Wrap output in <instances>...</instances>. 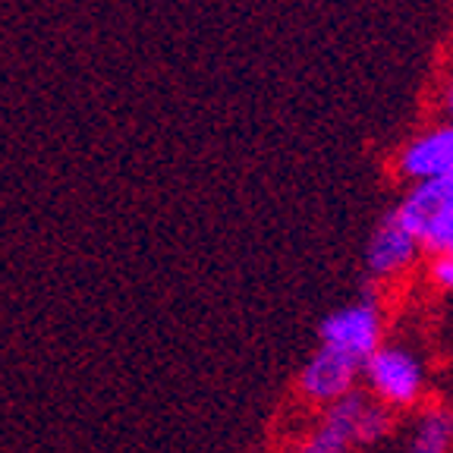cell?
Wrapping results in <instances>:
<instances>
[{
	"instance_id": "obj_1",
	"label": "cell",
	"mask_w": 453,
	"mask_h": 453,
	"mask_svg": "<svg viewBox=\"0 0 453 453\" xmlns=\"http://www.w3.org/2000/svg\"><path fill=\"white\" fill-rule=\"evenodd\" d=\"M396 412L378 403L365 390L343 396L340 403L321 410L311 432L303 434L283 453H353L356 447H368L384 441L394 432Z\"/></svg>"
},
{
	"instance_id": "obj_2",
	"label": "cell",
	"mask_w": 453,
	"mask_h": 453,
	"mask_svg": "<svg viewBox=\"0 0 453 453\" xmlns=\"http://www.w3.org/2000/svg\"><path fill=\"white\" fill-rule=\"evenodd\" d=\"M362 390L388 410H418L428 390V372L418 353L406 343H388L362 362Z\"/></svg>"
},
{
	"instance_id": "obj_3",
	"label": "cell",
	"mask_w": 453,
	"mask_h": 453,
	"mask_svg": "<svg viewBox=\"0 0 453 453\" xmlns=\"http://www.w3.org/2000/svg\"><path fill=\"white\" fill-rule=\"evenodd\" d=\"M396 214L416 234L422 252L453 255V180L410 186L396 202Z\"/></svg>"
},
{
	"instance_id": "obj_4",
	"label": "cell",
	"mask_w": 453,
	"mask_h": 453,
	"mask_svg": "<svg viewBox=\"0 0 453 453\" xmlns=\"http://www.w3.org/2000/svg\"><path fill=\"white\" fill-rule=\"evenodd\" d=\"M319 343L365 362L384 347V311L375 290H362L359 299L340 305L319 325Z\"/></svg>"
},
{
	"instance_id": "obj_5",
	"label": "cell",
	"mask_w": 453,
	"mask_h": 453,
	"mask_svg": "<svg viewBox=\"0 0 453 453\" xmlns=\"http://www.w3.org/2000/svg\"><path fill=\"white\" fill-rule=\"evenodd\" d=\"M362 384V362L353 356L340 353L334 347L319 343V349L305 359V365L296 375V390L305 403L327 410V406L340 403L343 396L356 394Z\"/></svg>"
},
{
	"instance_id": "obj_6",
	"label": "cell",
	"mask_w": 453,
	"mask_h": 453,
	"mask_svg": "<svg viewBox=\"0 0 453 453\" xmlns=\"http://www.w3.org/2000/svg\"><path fill=\"white\" fill-rule=\"evenodd\" d=\"M422 246L406 220L394 211H388L375 224L365 246V271L372 280H400L416 268Z\"/></svg>"
},
{
	"instance_id": "obj_7",
	"label": "cell",
	"mask_w": 453,
	"mask_h": 453,
	"mask_svg": "<svg viewBox=\"0 0 453 453\" xmlns=\"http://www.w3.org/2000/svg\"><path fill=\"white\" fill-rule=\"evenodd\" d=\"M396 177L410 186L453 180V123H438L406 139L396 151Z\"/></svg>"
},
{
	"instance_id": "obj_8",
	"label": "cell",
	"mask_w": 453,
	"mask_h": 453,
	"mask_svg": "<svg viewBox=\"0 0 453 453\" xmlns=\"http://www.w3.org/2000/svg\"><path fill=\"white\" fill-rule=\"evenodd\" d=\"M403 453H453V406H418Z\"/></svg>"
},
{
	"instance_id": "obj_9",
	"label": "cell",
	"mask_w": 453,
	"mask_h": 453,
	"mask_svg": "<svg viewBox=\"0 0 453 453\" xmlns=\"http://www.w3.org/2000/svg\"><path fill=\"white\" fill-rule=\"evenodd\" d=\"M432 283L438 287L441 293H447V296H453V255H438L432 262Z\"/></svg>"
},
{
	"instance_id": "obj_10",
	"label": "cell",
	"mask_w": 453,
	"mask_h": 453,
	"mask_svg": "<svg viewBox=\"0 0 453 453\" xmlns=\"http://www.w3.org/2000/svg\"><path fill=\"white\" fill-rule=\"evenodd\" d=\"M441 111H444L447 123H453V76L444 82V88H441Z\"/></svg>"
}]
</instances>
